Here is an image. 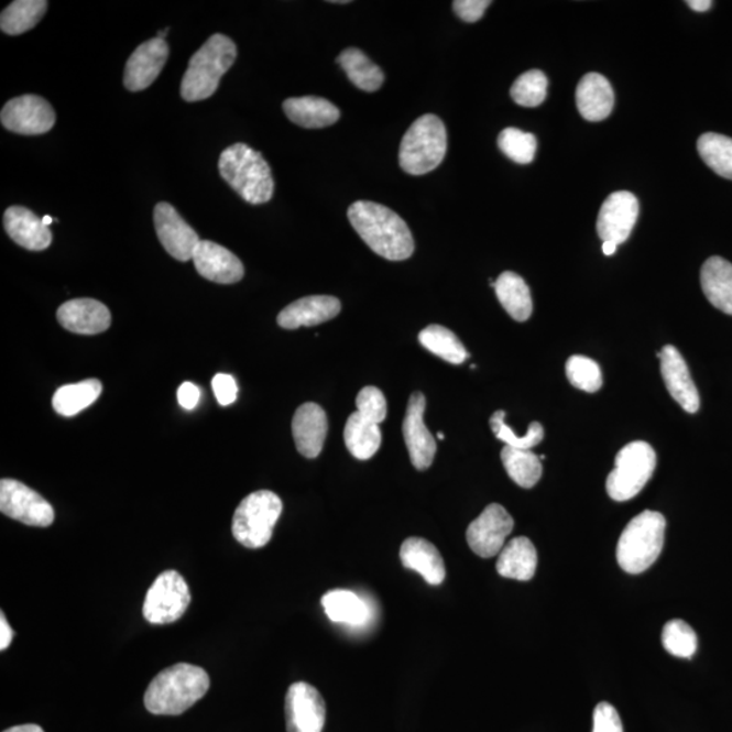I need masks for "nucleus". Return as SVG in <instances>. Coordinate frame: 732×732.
<instances>
[{
	"label": "nucleus",
	"instance_id": "20",
	"mask_svg": "<svg viewBox=\"0 0 732 732\" xmlns=\"http://www.w3.org/2000/svg\"><path fill=\"white\" fill-rule=\"evenodd\" d=\"M57 320L64 329L80 336H96L111 325L109 308L94 298H74L57 309Z\"/></svg>",
	"mask_w": 732,
	"mask_h": 732
},
{
	"label": "nucleus",
	"instance_id": "14",
	"mask_svg": "<svg viewBox=\"0 0 732 732\" xmlns=\"http://www.w3.org/2000/svg\"><path fill=\"white\" fill-rule=\"evenodd\" d=\"M156 236L170 255L181 262L193 260L198 243V233L187 225L168 203H160L154 210Z\"/></svg>",
	"mask_w": 732,
	"mask_h": 732
},
{
	"label": "nucleus",
	"instance_id": "10",
	"mask_svg": "<svg viewBox=\"0 0 732 732\" xmlns=\"http://www.w3.org/2000/svg\"><path fill=\"white\" fill-rule=\"evenodd\" d=\"M0 512L22 524L39 528H46L55 521L51 503L37 491L15 479H2L0 482Z\"/></svg>",
	"mask_w": 732,
	"mask_h": 732
},
{
	"label": "nucleus",
	"instance_id": "50",
	"mask_svg": "<svg viewBox=\"0 0 732 732\" xmlns=\"http://www.w3.org/2000/svg\"><path fill=\"white\" fill-rule=\"evenodd\" d=\"M3 732H44V730L41 729L37 724H22L15 725V728H11Z\"/></svg>",
	"mask_w": 732,
	"mask_h": 732
},
{
	"label": "nucleus",
	"instance_id": "28",
	"mask_svg": "<svg viewBox=\"0 0 732 732\" xmlns=\"http://www.w3.org/2000/svg\"><path fill=\"white\" fill-rule=\"evenodd\" d=\"M537 568V550L528 537H515L501 550L496 571L503 578L531 581Z\"/></svg>",
	"mask_w": 732,
	"mask_h": 732
},
{
	"label": "nucleus",
	"instance_id": "27",
	"mask_svg": "<svg viewBox=\"0 0 732 732\" xmlns=\"http://www.w3.org/2000/svg\"><path fill=\"white\" fill-rule=\"evenodd\" d=\"M700 280L712 306L732 315V263L722 256H711L701 267Z\"/></svg>",
	"mask_w": 732,
	"mask_h": 732
},
{
	"label": "nucleus",
	"instance_id": "6",
	"mask_svg": "<svg viewBox=\"0 0 732 732\" xmlns=\"http://www.w3.org/2000/svg\"><path fill=\"white\" fill-rule=\"evenodd\" d=\"M447 146V129L441 119L435 114L422 116L403 136L400 165L409 175L430 173L441 165Z\"/></svg>",
	"mask_w": 732,
	"mask_h": 732
},
{
	"label": "nucleus",
	"instance_id": "44",
	"mask_svg": "<svg viewBox=\"0 0 732 732\" xmlns=\"http://www.w3.org/2000/svg\"><path fill=\"white\" fill-rule=\"evenodd\" d=\"M593 732H624L622 718L612 704L600 702L593 713Z\"/></svg>",
	"mask_w": 732,
	"mask_h": 732
},
{
	"label": "nucleus",
	"instance_id": "12",
	"mask_svg": "<svg viewBox=\"0 0 732 732\" xmlns=\"http://www.w3.org/2000/svg\"><path fill=\"white\" fill-rule=\"evenodd\" d=\"M0 121L10 132L34 136L50 132L54 128L56 113L46 99L28 94L6 103L0 113Z\"/></svg>",
	"mask_w": 732,
	"mask_h": 732
},
{
	"label": "nucleus",
	"instance_id": "36",
	"mask_svg": "<svg viewBox=\"0 0 732 732\" xmlns=\"http://www.w3.org/2000/svg\"><path fill=\"white\" fill-rule=\"evenodd\" d=\"M501 459L507 476L520 488L532 489L538 483L543 476L542 460L531 449H517L505 447L502 449Z\"/></svg>",
	"mask_w": 732,
	"mask_h": 732
},
{
	"label": "nucleus",
	"instance_id": "34",
	"mask_svg": "<svg viewBox=\"0 0 732 732\" xmlns=\"http://www.w3.org/2000/svg\"><path fill=\"white\" fill-rule=\"evenodd\" d=\"M48 10L45 0H15L2 11L0 29L9 36H20L32 31Z\"/></svg>",
	"mask_w": 732,
	"mask_h": 732
},
{
	"label": "nucleus",
	"instance_id": "7",
	"mask_svg": "<svg viewBox=\"0 0 732 732\" xmlns=\"http://www.w3.org/2000/svg\"><path fill=\"white\" fill-rule=\"evenodd\" d=\"M283 502L272 491L261 490L244 498L232 518V535L245 548L265 547L272 540Z\"/></svg>",
	"mask_w": 732,
	"mask_h": 732
},
{
	"label": "nucleus",
	"instance_id": "3",
	"mask_svg": "<svg viewBox=\"0 0 732 732\" xmlns=\"http://www.w3.org/2000/svg\"><path fill=\"white\" fill-rule=\"evenodd\" d=\"M219 172L245 203L260 205L272 200L274 179L265 157L251 146L238 143L221 152Z\"/></svg>",
	"mask_w": 732,
	"mask_h": 732
},
{
	"label": "nucleus",
	"instance_id": "19",
	"mask_svg": "<svg viewBox=\"0 0 732 732\" xmlns=\"http://www.w3.org/2000/svg\"><path fill=\"white\" fill-rule=\"evenodd\" d=\"M201 277L218 284H236L243 278L244 266L239 258L222 245L201 240L193 255Z\"/></svg>",
	"mask_w": 732,
	"mask_h": 732
},
{
	"label": "nucleus",
	"instance_id": "33",
	"mask_svg": "<svg viewBox=\"0 0 732 732\" xmlns=\"http://www.w3.org/2000/svg\"><path fill=\"white\" fill-rule=\"evenodd\" d=\"M321 605L334 623L364 625L368 622V605L353 591L331 590L321 599Z\"/></svg>",
	"mask_w": 732,
	"mask_h": 732
},
{
	"label": "nucleus",
	"instance_id": "52",
	"mask_svg": "<svg viewBox=\"0 0 732 732\" xmlns=\"http://www.w3.org/2000/svg\"><path fill=\"white\" fill-rule=\"evenodd\" d=\"M54 221H55V219H52L51 216H44V218H43V222L46 227H50L52 225V222H54Z\"/></svg>",
	"mask_w": 732,
	"mask_h": 732
},
{
	"label": "nucleus",
	"instance_id": "21",
	"mask_svg": "<svg viewBox=\"0 0 732 732\" xmlns=\"http://www.w3.org/2000/svg\"><path fill=\"white\" fill-rule=\"evenodd\" d=\"M327 430H329V420L319 404L306 403L296 409L292 420V433L296 448L304 458H318L324 449Z\"/></svg>",
	"mask_w": 732,
	"mask_h": 732
},
{
	"label": "nucleus",
	"instance_id": "40",
	"mask_svg": "<svg viewBox=\"0 0 732 732\" xmlns=\"http://www.w3.org/2000/svg\"><path fill=\"white\" fill-rule=\"evenodd\" d=\"M548 79L538 69L518 76L512 86L511 96L520 107L536 108L546 101Z\"/></svg>",
	"mask_w": 732,
	"mask_h": 732
},
{
	"label": "nucleus",
	"instance_id": "5",
	"mask_svg": "<svg viewBox=\"0 0 732 732\" xmlns=\"http://www.w3.org/2000/svg\"><path fill=\"white\" fill-rule=\"evenodd\" d=\"M665 531L666 520L658 512L644 511L632 518L618 543L619 566L632 576L648 570L664 548Z\"/></svg>",
	"mask_w": 732,
	"mask_h": 732
},
{
	"label": "nucleus",
	"instance_id": "54",
	"mask_svg": "<svg viewBox=\"0 0 732 732\" xmlns=\"http://www.w3.org/2000/svg\"><path fill=\"white\" fill-rule=\"evenodd\" d=\"M331 3H334V4H348L350 2H348V0H332Z\"/></svg>",
	"mask_w": 732,
	"mask_h": 732
},
{
	"label": "nucleus",
	"instance_id": "37",
	"mask_svg": "<svg viewBox=\"0 0 732 732\" xmlns=\"http://www.w3.org/2000/svg\"><path fill=\"white\" fill-rule=\"evenodd\" d=\"M697 151L712 172L732 181V139L719 133L701 134Z\"/></svg>",
	"mask_w": 732,
	"mask_h": 732
},
{
	"label": "nucleus",
	"instance_id": "45",
	"mask_svg": "<svg viewBox=\"0 0 732 732\" xmlns=\"http://www.w3.org/2000/svg\"><path fill=\"white\" fill-rule=\"evenodd\" d=\"M212 389L220 406H230L237 401L238 384L231 374L218 373L212 380Z\"/></svg>",
	"mask_w": 732,
	"mask_h": 732
},
{
	"label": "nucleus",
	"instance_id": "39",
	"mask_svg": "<svg viewBox=\"0 0 732 732\" xmlns=\"http://www.w3.org/2000/svg\"><path fill=\"white\" fill-rule=\"evenodd\" d=\"M498 146L509 160L518 165H529L535 160L537 140L535 134L520 131L517 128H506L498 136Z\"/></svg>",
	"mask_w": 732,
	"mask_h": 732
},
{
	"label": "nucleus",
	"instance_id": "22",
	"mask_svg": "<svg viewBox=\"0 0 732 732\" xmlns=\"http://www.w3.org/2000/svg\"><path fill=\"white\" fill-rule=\"evenodd\" d=\"M341 302L332 296H307L289 304L277 316L278 326L285 330L314 327L329 321L341 313Z\"/></svg>",
	"mask_w": 732,
	"mask_h": 732
},
{
	"label": "nucleus",
	"instance_id": "24",
	"mask_svg": "<svg viewBox=\"0 0 732 732\" xmlns=\"http://www.w3.org/2000/svg\"><path fill=\"white\" fill-rule=\"evenodd\" d=\"M576 98L579 113L591 122L608 119L614 107L612 86L601 74L584 75L577 87Z\"/></svg>",
	"mask_w": 732,
	"mask_h": 732
},
{
	"label": "nucleus",
	"instance_id": "47",
	"mask_svg": "<svg viewBox=\"0 0 732 732\" xmlns=\"http://www.w3.org/2000/svg\"><path fill=\"white\" fill-rule=\"evenodd\" d=\"M200 396V390L193 383H184L178 389V402L185 409L196 408Z\"/></svg>",
	"mask_w": 732,
	"mask_h": 732
},
{
	"label": "nucleus",
	"instance_id": "35",
	"mask_svg": "<svg viewBox=\"0 0 732 732\" xmlns=\"http://www.w3.org/2000/svg\"><path fill=\"white\" fill-rule=\"evenodd\" d=\"M418 341L422 347L449 364L460 365L470 357L456 334L444 326L426 327L419 332Z\"/></svg>",
	"mask_w": 732,
	"mask_h": 732
},
{
	"label": "nucleus",
	"instance_id": "11",
	"mask_svg": "<svg viewBox=\"0 0 732 732\" xmlns=\"http://www.w3.org/2000/svg\"><path fill=\"white\" fill-rule=\"evenodd\" d=\"M514 528L512 515L506 509L491 503L467 529L468 546L480 558L489 559L501 554L506 546V538Z\"/></svg>",
	"mask_w": 732,
	"mask_h": 732
},
{
	"label": "nucleus",
	"instance_id": "51",
	"mask_svg": "<svg viewBox=\"0 0 732 732\" xmlns=\"http://www.w3.org/2000/svg\"><path fill=\"white\" fill-rule=\"evenodd\" d=\"M618 243L614 242H604L602 244V253H604L607 256H611L618 251Z\"/></svg>",
	"mask_w": 732,
	"mask_h": 732
},
{
	"label": "nucleus",
	"instance_id": "9",
	"mask_svg": "<svg viewBox=\"0 0 732 732\" xmlns=\"http://www.w3.org/2000/svg\"><path fill=\"white\" fill-rule=\"evenodd\" d=\"M192 601L189 586L177 571H165L145 596L143 614L151 624H170L184 616Z\"/></svg>",
	"mask_w": 732,
	"mask_h": 732
},
{
	"label": "nucleus",
	"instance_id": "29",
	"mask_svg": "<svg viewBox=\"0 0 732 732\" xmlns=\"http://www.w3.org/2000/svg\"><path fill=\"white\" fill-rule=\"evenodd\" d=\"M498 301L514 320L526 321L533 313L529 286L523 277L513 272H505L495 281Z\"/></svg>",
	"mask_w": 732,
	"mask_h": 732
},
{
	"label": "nucleus",
	"instance_id": "2",
	"mask_svg": "<svg viewBox=\"0 0 732 732\" xmlns=\"http://www.w3.org/2000/svg\"><path fill=\"white\" fill-rule=\"evenodd\" d=\"M207 671L190 664H178L160 673L145 690L144 706L154 714L184 713L207 695Z\"/></svg>",
	"mask_w": 732,
	"mask_h": 732
},
{
	"label": "nucleus",
	"instance_id": "38",
	"mask_svg": "<svg viewBox=\"0 0 732 732\" xmlns=\"http://www.w3.org/2000/svg\"><path fill=\"white\" fill-rule=\"evenodd\" d=\"M662 644L673 657L690 659L696 654L697 635L684 620H670L662 631Z\"/></svg>",
	"mask_w": 732,
	"mask_h": 732
},
{
	"label": "nucleus",
	"instance_id": "25",
	"mask_svg": "<svg viewBox=\"0 0 732 732\" xmlns=\"http://www.w3.org/2000/svg\"><path fill=\"white\" fill-rule=\"evenodd\" d=\"M402 565L420 573L433 586L441 584L447 576L441 554L435 544L420 537H409L401 547Z\"/></svg>",
	"mask_w": 732,
	"mask_h": 732
},
{
	"label": "nucleus",
	"instance_id": "30",
	"mask_svg": "<svg viewBox=\"0 0 732 732\" xmlns=\"http://www.w3.org/2000/svg\"><path fill=\"white\" fill-rule=\"evenodd\" d=\"M349 452L359 460L372 459L382 445V431L378 424L359 412L351 414L343 430Z\"/></svg>",
	"mask_w": 732,
	"mask_h": 732
},
{
	"label": "nucleus",
	"instance_id": "53",
	"mask_svg": "<svg viewBox=\"0 0 732 732\" xmlns=\"http://www.w3.org/2000/svg\"><path fill=\"white\" fill-rule=\"evenodd\" d=\"M167 33H168V28L165 29V31L157 33V39L165 40Z\"/></svg>",
	"mask_w": 732,
	"mask_h": 732
},
{
	"label": "nucleus",
	"instance_id": "23",
	"mask_svg": "<svg viewBox=\"0 0 732 732\" xmlns=\"http://www.w3.org/2000/svg\"><path fill=\"white\" fill-rule=\"evenodd\" d=\"M3 226L8 236L23 249L43 251L52 243L50 227L28 208L10 207L4 212Z\"/></svg>",
	"mask_w": 732,
	"mask_h": 732
},
{
	"label": "nucleus",
	"instance_id": "31",
	"mask_svg": "<svg viewBox=\"0 0 732 732\" xmlns=\"http://www.w3.org/2000/svg\"><path fill=\"white\" fill-rule=\"evenodd\" d=\"M337 63L347 73L351 84L357 89L374 92L384 84V73L376 66L364 52L357 48H348L337 57Z\"/></svg>",
	"mask_w": 732,
	"mask_h": 732
},
{
	"label": "nucleus",
	"instance_id": "17",
	"mask_svg": "<svg viewBox=\"0 0 732 732\" xmlns=\"http://www.w3.org/2000/svg\"><path fill=\"white\" fill-rule=\"evenodd\" d=\"M170 54L165 40L152 39L134 50L125 66L124 86L132 92L143 91L161 75Z\"/></svg>",
	"mask_w": 732,
	"mask_h": 732
},
{
	"label": "nucleus",
	"instance_id": "13",
	"mask_svg": "<svg viewBox=\"0 0 732 732\" xmlns=\"http://www.w3.org/2000/svg\"><path fill=\"white\" fill-rule=\"evenodd\" d=\"M286 732H321L326 702L319 690L307 682L291 685L285 697Z\"/></svg>",
	"mask_w": 732,
	"mask_h": 732
},
{
	"label": "nucleus",
	"instance_id": "1",
	"mask_svg": "<svg viewBox=\"0 0 732 732\" xmlns=\"http://www.w3.org/2000/svg\"><path fill=\"white\" fill-rule=\"evenodd\" d=\"M351 227L374 253L389 261L408 260L414 253V238L406 221L382 204L357 201L350 205Z\"/></svg>",
	"mask_w": 732,
	"mask_h": 732
},
{
	"label": "nucleus",
	"instance_id": "46",
	"mask_svg": "<svg viewBox=\"0 0 732 732\" xmlns=\"http://www.w3.org/2000/svg\"><path fill=\"white\" fill-rule=\"evenodd\" d=\"M490 4V0H456L454 10L460 20L473 23L482 19Z\"/></svg>",
	"mask_w": 732,
	"mask_h": 732
},
{
	"label": "nucleus",
	"instance_id": "15",
	"mask_svg": "<svg viewBox=\"0 0 732 732\" xmlns=\"http://www.w3.org/2000/svg\"><path fill=\"white\" fill-rule=\"evenodd\" d=\"M426 397L422 392L409 396L406 418L403 422V436L409 459L418 471L430 468L437 452V443L424 420Z\"/></svg>",
	"mask_w": 732,
	"mask_h": 732
},
{
	"label": "nucleus",
	"instance_id": "49",
	"mask_svg": "<svg viewBox=\"0 0 732 732\" xmlns=\"http://www.w3.org/2000/svg\"><path fill=\"white\" fill-rule=\"evenodd\" d=\"M690 9L697 11V13H706V11L712 8L711 0H689L687 2Z\"/></svg>",
	"mask_w": 732,
	"mask_h": 732
},
{
	"label": "nucleus",
	"instance_id": "32",
	"mask_svg": "<svg viewBox=\"0 0 732 732\" xmlns=\"http://www.w3.org/2000/svg\"><path fill=\"white\" fill-rule=\"evenodd\" d=\"M103 385L97 379H87L76 384L61 386L52 397V406L63 417H75L97 402L101 396Z\"/></svg>",
	"mask_w": 732,
	"mask_h": 732
},
{
	"label": "nucleus",
	"instance_id": "26",
	"mask_svg": "<svg viewBox=\"0 0 732 732\" xmlns=\"http://www.w3.org/2000/svg\"><path fill=\"white\" fill-rule=\"evenodd\" d=\"M286 117L296 125L319 129L336 124L341 111L320 97L289 98L283 105Z\"/></svg>",
	"mask_w": 732,
	"mask_h": 732
},
{
	"label": "nucleus",
	"instance_id": "16",
	"mask_svg": "<svg viewBox=\"0 0 732 732\" xmlns=\"http://www.w3.org/2000/svg\"><path fill=\"white\" fill-rule=\"evenodd\" d=\"M640 216V201L630 192L612 193L602 204L597 232L602 242L622 244L631 237Z\"/></svg>",
	"mask_w": 732,
	"mask_h": 732
},
{
	"label": "nucleus",
	"instance_id": "55",
	"mask_svg": "<svg viewBox=\"0 0 732 732\" xmlns=\"http://www.w3.org/2000/svg\"><path fill=\"white\" fill-rule=\"evenodd\" d=\"M437 437H438L439 439H444V438H445V436L443 435V433H438V436H437Z\"/></svg>",
	"mask_w": 732,
	"mask_h": 732
},
{
	"label": "nucleus",
	"instance_id": "8",
	"mask_svg": "<svg viewBox=\"0 0 732 732\" xmlns=\"http://www.w3.org/2000/svg\"><path fill=\"white\" fill-rule=\"evenodd\" d=\"M614 470L607 479V491L613 501L632 500L653 478L657 467V454L652 445L634 441L620 450L614 460Z\"/></svg>",
	"mask_w": 732,
	"mask_h": 732
},
{
	"label": "nucleus",
	"instance_id": "43",
	"mask_svg": "<svg viewBox=\"0 0 732 732\" xmlns=\"http://www.w3.org/2000/svg\"><path fill=\"white\" fill-rule=\"evenodd\" d=\"M357 412L364 415L365 418L371 419L374 424H382L386 418V401L382 391L376 386H365L357 395L356 400Z\"/></svg>",
	"mask_w": 732,
	"mask_h": 732
},
{
	"label": "nucleus",
	"instance_id": "41",
	"mask_svg": "<svg viewBox=\"0 0 732 732\" xmlns=\"http://www.w3.org/2000/svg\"><path fill=\"white\" fill-rule=\"evenodd\" d=\"M506 413L503 409H498L490 419L491 430L494 436L506 444V447L517 449H532L540 444L544 438V427L538 422H532L526 435L521 437L515 435L512 427L506 425Z\"/></svg>",
	"mask_w": 732,
	"mask_h": 732
},
{
	"label": "nucleus",
	"instance_id": "18",
	"mask_svg": "<svg viewBox=\"0 0 732 732\" xmlns=\"http://www.w3.org/2000/svg\"><path fill=\"white\" fill-rule=\"evenodd\" d=\"M657 356L660 360L662 378H664L666 389L673 400L687 413L695 414L699 412V391H697L693 380L690 378L682 354L671 345H666Z\"/></svg>",
	"mask_w": 732,
	"mask_h": 732
},
{
	"label": "nucleus",
	"instance_id": "4",
	"mask_svg": "<svg viewBox=\"0 0 732 732\" xmlns=\"http://www.w3.org/2000/svg\"><path fill=\"white\" fill-rule=\"evenodd\" d=\"M237 45L225 34H214L190 58L189 67L181 85V96L186 102L204 101L212 97L222 75L237 61Z\"/></svg>",
	"mask_w": 732,
	"mask_h": 732
},
{
	"label": "nucleus",
	"instance_id": "48",
	"mask_svg": "<svg viewBox=\"0 0 732 732\" xmlns=\"http://www.w3.org/2000/svg\"><path fill=\"white\" fill-rule=\"evenodd\" d=\"M13 637L14 632L11 630L10 624L2 612V614H0V649H2V652L10 646L11 642H13Z\"/></svg>",
	"mask_w": 732,
	"mask_h": 732
},
{
	"label": "nucleus",
	"instance_id": "42",
	"mask_svg": "<svg viewBox=\"0 0 732 732\" xmlns=\"http://www.w3.org/2000/svg\"><path fill=\"white\" fill-rule=\"evenodd\" d=\"M568 382L578 390L589 392L600 391L602 386V373L596 361L584 356H572L566 364Z\"/></svg>",
	"mask_w": 732,
	"mask_h": 732
}]
</instances>
